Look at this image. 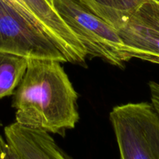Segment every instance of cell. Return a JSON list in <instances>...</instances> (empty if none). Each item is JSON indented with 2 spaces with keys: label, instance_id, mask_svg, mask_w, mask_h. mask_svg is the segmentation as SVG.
Masks as SVG:
<instances>
[{
  "label": "cell",
  "instance_id": "obj_1",
  "mask_svg": "<svg viewBox=\"0 0 159 159\" xmlns=\"http://www.w3.org/2000/svg\"><path fill=\"white\" fill-rule=\"evenodd\" d=\"M61 62L31 58L14 92L16 122L64 136L79 120V96Z\"/></svg>",
  "mask_w": 159,
  "mask_h": 159
},
{
  "label": "cell",
  "instance_id": "obj_2",
  "mask_svg": "<svg viewBox=\"0 0 159 159\" xmlns=\"http://www.w3.org/2000/svg\"><path fill=\"white\" fill-rule=\"evenodd\" d=\"M52 6L79 37L87 56L99 57L120 68L131 60L117 30L79 0H53Z\"/></svg>",
  "mask_w": 159,
  "mask_h": 159
},
{
  "label": "cell",
  "instance_id": "obj_3",
  "mask_svg": "<svg viewBox=\"0 0 159 159\" xmlns=\"http://www.w3.org/2000/svg\"><path fill=\"white\" fill-rule=\"evenodd\" d=\"M0 51L68 62L51 37L20 8L0 0Z\"/></svg>",
  "mask_w": 159,
  "mask_h": 159
},
{
  "label": "cell",
  "instance_id": "obj_4",
  "mask_svg": "<svg viewBox=\"0 0 159 159\" xmlns=\"http://www.w3.org/2000/svg\"><path fill=\"white\" fill-rule=\"evenodd\" d=\"M155 114L152 104L147 102H130L112 110L110 120L120 159H159L152 139Z\"/></svg>",
  "mask_w": 159,
  "mask_h": 159
},
{
  "label": "cell",
  "instance_id": "obj_5",
  "mask_svg": "<svg viewBox=\"0 0 159 159\" xmlns=\"http://www.w3.org/2000/svg\"><path fill=\"white\" fill-rule=\"evenodd\" d=\"M34 21L54 42L68 62L85 65L87 57L79 37L48 0H20Z\"/></svg>",
  "mask_w": 159,
  "mask_h": 159
},
{
  "label": "cell",
  "instance_id": "obj_6",
  "mask_svg": "<svg viewBox=\"0 0 159 159\" xmlns=\"http://www.w3.org/2000/svg\"><path fill=\"white\" fill-rule=\"evenodd\" d=\"M5 139L21 159H71L50 133L15 122L4 129Z\"/></svg>",
  "mask_w": 159,
  "mask_h": 159
},
{
  "label": "cell",
  "instance_id": "obj_7",
  "mask_svg": "<svg viewBox=\"0 0 159 159\" xmlns=\"http://www.w3.org/2000/svg\"><path fill=\"white\" fill-rule=\"evenodd\" d=\"M117 31L131 58L159 65V30L131 15Z\"/></svg>",
  "mask_w": 159,
  "mask_h": 159
},
{
  "label": "cell",
  "instance_id": "obj_8",
  "mask_svg": "<svg viewBox=\"0 0 159 159\" xmlns=\"http://www.w3.org/2000/svg\"><path fill=\"white\" fill-rule=\"evenodd\" d=\"M90 11L116 30L144 3L149 0H79Z\"/></svg>",
  "mask_w": 159,
  "mask_h": 159
},
{
  "label": "cell",
  "instance_id": "obj_9",
  "mask_svg": "<svg viewBox=\"0 0 159 159\" xmlns=\"http://www.w3.org/2000/svg\"><path fill=\"white\" fill-rule=\"evenodd\" d=\"M28 61L23 56L0 51V99L14 94L26 73Z\"/></svg>",
  "mask_w": 159,
  "mask_h": 159
},
{
  "label": "cell",
  "instance_id": "obj_10",
  "mask_svg": "<svg viewBox=\"0 0 159 159\" xmlns=\"http://www.w3.org/2000/svg\"><path fill=\"white\" fill-rule=\"evenodd\" d=\"M132 15L146 24L159 30V2L149 0Z\"/></svg>",
  "mask_w": 159,
  "mask_h": 159
},
{
  "label": "cell",
  "instance_id": "obj_11",
  "mask_svg": "<svg viewBox=\"0 0 159 159\" xmlns=\"http://www.w3.org/2000/svg\"><path fill=\"white\" fill-rule=\"evenodd\" d=\"M0 159H21L12 146L0 135Z\"/></svg>",
  "mask_w": 159,
  "mask_h": 159
},
{
  "label": "cell",
  "instance_id": "obj_12",
  "mask_svg": "<svg viewBox=\"0 0 159 159\" xmlns=\"http://www.w3.org/2000/svg\"><path fill=\"white\" fill-rule=\"evenodd\" d=\"M6 1L9 2H11L12 4H13L14 6H16V7H18V8H20V9H21L22 10H23L25 12H26V13L28 14L27 11L26 10V9H25V7L23 6V5L22 4V2H21V1H20V0H6ZM28 15H29V14H28ZM30 18H31V17H30ZM31 19H32V18H31ZM32 20H33V19H32Z\"/></svg>",
  "mask_w": 159,
  "mask_h": 159
},
{
  "label": "cell",
  "instance_id": "obj_13",
  "mask_svg": "<svg viewBox=\"0 0 159 159\" xmlns=\"http://www.w3.org/2000/svg\"><path fill=\"white\" fill-rule=\"evenodd\" d=\"M48 2H50V3H51V5H52V1H53V0H48Z\"/></svg>",
  "mask_w": 159,
  "mask_h": 159
},
{
  "label": "cell",
  "instance_id": "obj_14",
  "mask_svg": "<svg viewBox=\"0 0 159 159\" xmlns=\"http://www.w3.org/2000/svg\"><path fill=\"white\" fill-rule=\"evenodd\" d=\"M152 1H154V2H159V0H152Z\"/></svg>",
  "mask_w": 159,
  "mask_h": 159
}]
</instances>
